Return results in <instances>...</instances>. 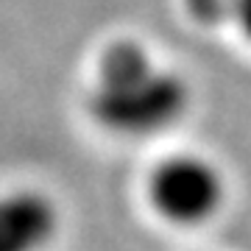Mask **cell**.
I'll return each instance as SVG.
<instances>
[{
	"instance_id": "obj_1",
	"label": "cell",
	"mask_w": 251,
	"mask_h": 251,
	"mask_svg": "<svg viewBox=\"0 0 251 251\" xmlns=\"http://www.w3.org/2000/svg\"><path fill=\"white\" fill-rule=\"evenodd\" d=\"M187 103V84L159 67L140 42L120 39L103 50L90 112L109 131L128 137L159 134L179 123Z\"/></svg>"
},
{
	"instance_id": "obj_2",
	"label": "cell",
	"mask_w": 251,
	"mask_h": 251,
	"mask_svg": "<svg viewBox=\"0 0 251 251\" xmlns=\"http://www.w3.org/2000/svg\"><path fill=\"white\" fill-rule=\"evenodd\" d=\"M148 196L165 221L181 226L204 224L224 204V176L212 162L179 153L156 165Z\"/></svg>"
},
{
	"instance_id": "obj_3",
	"label": "cell",
	"mask_w": 251,
	"mask_h": 251,
	"mask_svg": "<svg viewBox=\"0 0 251 251\" xmlns=\"http://www.w3.org/2000/svg\"><path fill=\"white\" fill-rule=\"evenodd\" d=\"M56 229L59 209L45 193L14 190L0 196V251H42Z\"/></svg>"
},
{
	"instance_id": "obj_4",
	"label": "cell",
	"mask_w": 251,
	"mask_h": 251,
	"mask_svg": "<svg viewBox=\"0 0 251 251\" xmlns=\"http://www.w3.org/2000/svg\"><path fill=\"white\" fill-rule=\"evenodd\" d=\"M187 11L204 25H224L237 14V0H184Z\"/></svg>"
},
{
	"instance_id": "obj_5",
	"label": "cell",
	"mask_w": 251,
	"mask_h": 251,
	"mask_svg": "<svg viewBox=\"0 0 251 251\" xmlns=\"http://www.w3.org/2000/svg\"><path fill=\"white\" fill-rule=\"evenodd\" d=\"M234 20L243 28V34L251 39V0H237V14H234Z\"/></svg>"
}]
</instances>
